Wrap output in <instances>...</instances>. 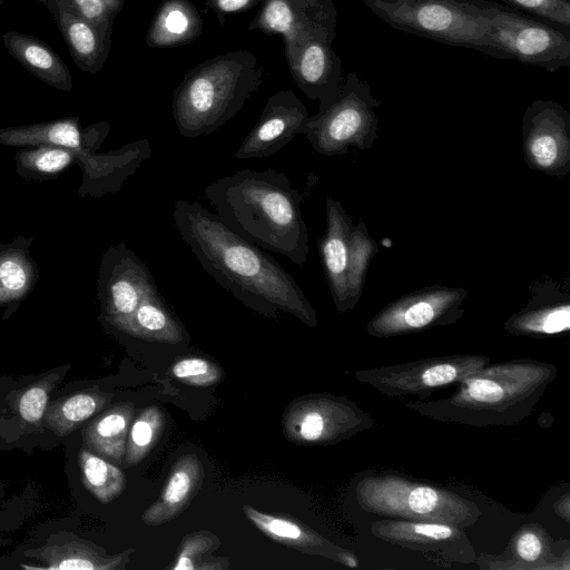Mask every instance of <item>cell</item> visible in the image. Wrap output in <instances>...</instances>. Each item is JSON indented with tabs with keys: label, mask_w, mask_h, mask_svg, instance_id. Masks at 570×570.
Segmentation results:
<instances>
[{
	"label": "cell",
	"mask_w": 570,
	"mask_h": 570,
	"mask_svg": "<svg viewBox=\"0 0 570 570\" xmlns=\"http://www.w3.org/2000/svg\"><path fill=\"white\" fill-rule=\"evenodd\" d=\"M173 218L205 272L236 299L259 314L285 312L316 326V313L289 273L216 213L197 202L179 199L174 204Z\"/></svg>",
	"instance_id": "cell-1"
},
{
	"label": "cell",
	"mask_w": 570,
	"mask_h": 570,
	"mask_svg": "<svg viewBox=\"0 0 570 570\" xmlns=\"http://www.w3.org/2000/svg\"><path fill=\"white\" fill-rule=\"evenodd\" d=\"M216 214L254 245L281 254L297 266L308 257V229L302 194L275 169H242L204 188Z\"/></svg>",
	"instance_id": "cell-2"
},
{
	"label": "cell",
	"mask_w": 570,
	"mask_h": 570,
	"mask_svg": "<svg viewBox=\"0 0 570 570\" xmlns=\"http://www.w3.org/2000/svg\"><path fill=\"white\" fill-rule=\"evenodd\" d=\"M557 367L535 360L489 363L442 400L407 402L422 416L475 428L511 426L532 414Z\"/></svg>",
	"instance_id": "cell-3"
},
{
	"label": "cell",
	"mask_w": 570,
	"mask_h": 570,
	"mask_svg": "<svg viewBox=\"0 0 570 570\" xmlns=\"http://www.w3.org/2000/svg\"><path fill=\"white\" fill-rule=\"evenodd\" d=\"M263 78L257 57L246 50L217 55L191 68L173 95L179 134L196 138L214 132L245 106Z\"/></svg>",
	"instance_id": "cell-4"
},
{
	"label": "cell",
	"mask_w": 570,
	"mask_h": 570,
	"mask_svg": "<svg viewBox=\"0 0 570 570\" xmlns=\"http://www.w3.org/2000/svg\"><path fill=\"white\" fill-rule=\"evenodd\" d=\"M110 126L106 121L82 128L78 117L0 129V145L31 147L55 145L73 153L82 169L81 196L101 197L120 190L141 164L150 158L151 146L147 138L129 142L116 150L97 154Z\"/></svg>",
	"instance_id": "cell-5"
},
{
	"label": "cell",
	"mask_w": 570,
	"mask_h": 570,
	"mask_svg": "<svg viewBox=\"0 0 570 570\" xmlns=\"http://www.w3.org/2000/svg\"><path fill=\"white\" fill-rule=\"evenodd\" d=\"M394 29L498 58L487 0H363Z\"/></svg>",
	"instance_id": "cell-6"
},
{
	"label": "cell",
	"mask_w": 570,
	"mask_h": 570,
	"mask_svg": "<svg viewBox=\"0 0 570 570\" xmlns=\"http://www.w3.org/2000/svg\"><path fill=\"white\" fill-rule=\"evenodd\" d=\"M355 499L362 510L384 519L440 522L463 529L481 517L474 502L396 473L376 472L361 478Z\"/></svg>",
	"instance_id": "cell-7"
},
{
	"label": "cell",
	"mask_w": 570,
	"mask_h": 570,
	"mask_svg": "<svg viewBox=\"0 0 570 570\" xmlns=\"http://www.w3.org/2000/svg\"><path fill=\"white\" fill-rule=\"evenodd\" d=\"M326 228L317 248L337 312L353 309L363 293L371 261L379 253L366 224L354 225L341 202L327 196L325 200Z\"/></svg>",
	"instance_id": "cell-8"
},
{
	"label": "cell",
	"mask_w": 570,
	"mask_h": 570,
	"mask_svg": "<svg viewBox=\"0 0 570 570\" xmlns=\"http://www.w3.org/2000/svg\"><path fill=\"white\" fill-rule=\"evenodd\" d=\"M380 101L368 82L351 71L337 100L326 110L309 116L303 135L324 156H344L351 147L366 150L377 138Z\"/></svg>",
	"instance_id": "cell-9"
},
{
	"label": "cell",
	"mask_w": 570,
	"mask_h": 570,
	"mask_svg": "<svg viewBox=\"0 0 570 570\" xmlns=\"http://www.w3.org/2000/svg\"><path fill=\"white\" fill-rule=\"evenodd\" d=\"M490 37L499 59H514L549 72L570 66V31L488 1Z\"/></svg>",
	"instance_id": "cell-10"
},
{
	"label": "cell",
	"mask_w": 570,
	"mask_h": 570,
	"mask_svg": "<svg viewBox=\"0 0 570 570\" xmlns=\"http://www.w3.org/2000/svg\"><path fill=\"white\" fill-rule=\"evenodd\" d=\"M489 363L491 360L485 355H442L360 370L355 379L387 396L416 395L423 401L436 389L459 383Z\"/></svg>",
	"instance_id": "cell-11"
},
{
	"label": "cell",
	"mask_w": 570,
	"mask_h": 570,
	"mask_svg": "<svg viewBox=\"0 0 570 570\" xmlns=\"http://www.w3.org/2000/svg\"><path fill=\"white\" fill-rule=\"evenodd\" d=\"M468 289L432 285L404 294L385 305L367 323L371 336L385 338L450 325L464 315Z\"/></svg>",
	"instance_id": "cell-12"
},
{
	"label": "cell",
	"mask_w": 570,
	"mask_h": 570,
	"mask_svg": "<svg viewBox=\"0 0 570 570\" xmlns=\"http://www.w3.org/2000/svg\"><path fill=\"white\" fill-rule=\"evenodd\" d=\"M373 425L374 420L356 403L332 395L297 400L283 416L284 434L299 444H334Z\"/></svg>",
	"instance_id": "cell-13"
},
{
	"label": "cell",
	"mask_w": 570,
	"mask_h": 570,
	"mask_svg": "<svg viewBox=\"0 0 570 570\" xmlns=\"http://www.w3.org/2000/svg\"><path fill=\"white\" fill-rule=\"evenodd\" d=\"M522 151L527 166L550 176L570 171V112L553 100L537 99L522 116Z\"/></svg>",
	"instance_id": "cell-14"
},
{
	"label": "cell",
	"mask_w": 570,
	"mask_h": 570,
	"mask_svg": "<svg viewBox=\"0 0 570 570\" xmlns=\"http://www.w3.org/2000/svg\"><path fill=\"white\" fill-rule=\"evenodd\" d=\"M97 285L101 317L110 327L128 318L157 287L148 266L124 243L105 252Z\"/></svg>",
	"instance_id": "cell-15"
},
{
	"label": "cell",
	"mask_w": 570,
	"mask_h": 570,
	"mask_svg": "<svg viewBox=\"0 0 570 570\" xmlns=\"http://www.w3.org/2000/svg\"><path fill=\"white\" fill-rule=\"evenodd\" d=\"M336 24L333 0H265L248 29L281 35L287 55L312 39L332 43Z\"/></svg>",
	"instance_id": "cell-16"
},
{
	"label": "cell",
	"mask_w": 570,
	"mask_h": 570,
	"mask_svg": "<svg viewBox=\"0 0 570 570\" xmlns=\"http://www.w3.org/2000/svg\"><path fill=\"white\" fill-rule=\"evenodd\" d=\"M308 110L292 89L271 96L262 115L237 149L236 159L266 158L303 134Z\"/></svg>",
	"instance_id": "cell-17"
},
{
	"label": "cell",
	"mask_w": 570,
	"mask_h": 570,
	"mask_svg": "<svg viewBox=\"0 0 570 570\" xmlns=\"http://www.w3.org/2000/svg\"><path fill=\"white\" fill-rule=\"evenodd\" d=\"M372 534L387 543L434 553L449 561L475 562L476 554L462 528L425 521L382 519L372 523Z\"/></svg>",
	"instance_id": "cell-18"
},
{
	"label": "cell",
	"mask_w": 570,
	"mask_h": 570,
	"mask_svg": "<svg viewBox=\"0 0 570 570\" xmlns=\"http://www.w3.org/2000/svg\"><path fill=\"white\" fill-rule=\"evenodd\" d=\"M331 42L312 39L285 55L289 72L298 88L326 110L341 95L344 82L342 60Z\"/></svg>",
	"instance_id": "cell-19"
},
{
	"label": "cell",
	"mask_w": 570,
	"mask_h": 570,
	"mask_svg": "<svg viewBox=\"0 0 570 570\" xmlns=\"http://www.w3.org/2000/svg\"><path fill=\"white\" fill-rule=\"evenodd\" d=\"M527 305L512 314L504 328L512 335L547 338L570 330V296L558 281L544 276L530 286Z\"/></svg>",
	"instance_id": "cell-20"
},
{
	"label": "cell",
	"mask_w": 570,
	"mask_h": 570,
	"mask_svg": "<svg viewBox=\"0 0 570 570\" xmlns=\"http://www.w3.org/2000/svg\"><path fill=\"white\" fill-rule=\"evenodd\" d=\"M37 1L51 13L78 68L92 75L99 72L110 52L112 30L81 17L69 0Z\"/></svg>",
	"instance_id": "cell-21"
},
{
	"label": "cell",
	"mask_w": 570,
	"mask_h": 570,
	"mask_svg": "<svg viewBox=\"0 0 570 570\" xmlns=\"http://www.w3.org/2000/svg\"><path fill=\"white\" fill-rule=\"evenodd\" d=\"M243 511L258 530L282 544L306 553L321 554L352 569L358 567V560L352 551L327 541L306 525L289 518L262 512L247 504L243 507Z\"/></svg>",
	"instance_id": "cell-22"
},
{
	"label": "cell",
	"mask_w": 570,
	"mask_h": 570,
	"mask_svg": "<svg viewBox=\"0 0 570 570\" xmlns=\"http://www.w3.org/2000/svg\"><path fill=\"white\" fill-rule=\"evenodd\" d=\"M204 475V466L195 454L180 456L171 466L158 499L144 511V523L157 527L178 517L200 490Z\"/></svg>",
	"instance_id": "cell-23"
},
{
	"label": "cell",
	"mask_w": 570,
	"mask_h": 570,
	"mask_svg": "<svg viewBox=\"0 0 570 570\" xmlns=\"http://www.w3.org/2000/svg\"><path fill=\"white\" fill-rule=\"evenodd\" d=\"M111 327L130 338L148 343L178 345L187 336L157 287L145 296L128 318Z\"/></svg>",
	"instance_id": "cell-24"
},
{
	"label": "cell",
	"mask_w": 570,
	"mask_h": 570,
	"mask_svg": "<svg viewBox=\"0 0 570 570\" xmlns=\"http://www.w3.org/2000/svg\"><path fill=\"white\" fill-rule=\"evenodd\" d=\"M134 550L109 556L101 548L81 539H70L47 544L24 552L43 564L38 567L51 570H118L124 569Z\"/></svg>",
	"instance_id": "cell-25"
},
{
	"label": "cell",
	"mask_w": 570,
	"mask_h": 570,
	"mask_svg": "<svg viewBox=\"0 0 570 570\" xmlns=\"http://www.w3.org/2000/svg\"><path fill=\"white\" fill-rule=\"evenodd\" d=\"M2 41L8 52L42 82L62 91L72 90L69 68L46 42L17 31L6 32Z\"/></svg>",
	"instance_id": "cell-26"
},
{
	"label": "cell",
	"mask_w": 570,
	"mask_h": 570,
	"mask_svg": "<svg viewBox=\"0 0 570 570\" xmlns=\"http://www.w3.org/2000/svg\"><path fill=\"white\" fill-rule=\"evenodd\" d=\"M203 19L188 0H164L146 35L153 48H170L187 45L199 37Z\"/></svg>",
	"instance_id": "cell-27"
},
{
	"label": "cell",
	"mask_w": 570,
	"mask_h": 570,
	"mask_svg": "<svg viewBox=\"0 0 570 570\" xmlns=\"http://www.w3.org/2000/svg\"><path fill=\"white\" fill-rule=\"evenodd\" d=\"M134 412V404L128 402L109 407L82 430L85 445L107 461L120 464L125 459Z\"/></svg>",
	"instance_id": "cell-28"
},
{
	"label": "cell",
	"mask_w": 570,
	"mask_h": 570,
	"mask_svg": "<svg viewBox=\"0 0 570 570\" xmlns=\"http://www.w3.org/2000/svg\"><path fill=\"white\" fill-rule=\"evenodd\" d=\"M31 239L19 237L0 245V306L24 298L38 278V267L29 255Z\"/></svg>",
	"instance_id": "cell-29"
},
{
	"label": "cell",
	"mask_w": 570,
	"mask_h": 570,
	"mask_svg": "<svg viewBox=\"0 0 570 570\" xmlns=\"http://www.w3.org/2000/svg\"><path fill=\"white\" fill-rule=\"evenodd\" d=\"M110 395L98 390L79 391L56 400L47 406L45 423L58 436L78 430L95 413L104 409Z\"/></svg>",
	"instance_id": "cell-30"
},
{
	"label": "cell",
	"mask_w": 570,
	"mask_h": 570,
	"mask_svg": "<svg viewBox=\"0 0 570 570\" xmlns=\"http://www.w3.org/2000/svg\"><path fill=\"white\" fill-rule=\"evenodd\" d=\"M78 464L85 488L101 503L117 499L126 488V478L120 469L94 452L81 449Z\"/></svg>",
	"instance_id": "cell-31"
},
{
	"label": "cell",
	"mask_w": 570,
	"mask_h": 570,
	"mask_svg": "<svg viewBox=\"0 0 570 570\" xmlns=\"http://www.w3.org/2000/svg\"><path fill=\"white\" fill-rule=\"evenodd\" d=\"M14 158L20 176L38 180L53 178L77 161L71 150L55 145L22 148Z\"/></svg>",
	"instance_id": "cell-32"
},
{
	"label": "cell",
	"mask_w": 570,
	"mask_h": 570,
	"mask_svg": "<svg viewBox=\"0 0 570 570\" xmlns=\"http://www.w3.org/2000/svg\"><path fill=\"white\" fill-rule=\"evenodd\" d=\"M550 548L546 531L537 524H528L515 533L511 543L513 556L508 561H483L487 566L482 568L502 569L508 562L518 559L521 562L518 569H538L535 563H540L541 569H548L544 562H549Z\"/></svg>",
	"instance_id": "cell-33"
},
{
	"label": "cell",
	"mask_w": 570,
	"mask_h": 570,
	"mask_svg": "<svg viewBox=\"0 0 570 570\" xmlns=\"http://www.w3.org/2000/svg\"><path fill=\"white\" fill-rule=\"evenodd\" d=\"M165 416L158 406L145 409L131 422L125 453V465L138 464L158 442L164 430Z\"/></svg>",
	"instance_id": "cell-34"
},
{
	"label": "cell",
	"mask_w": 570,
	"mask_h": 570,
	"mask_svg": "<svg viewBox=\"0 0 570 570\" xmlns=\"http://www.w3.org/2000/svg\"><path fill=\"white\" fill-rule=\"evenodd\" d=\"M170 374L185 384L194 386L214 385L224 376L217 364L198 356L178 360L171 365Z\"/></svg>",
	"instance_id": "cell-35"
},
{
	"label": "cell",
	"mask_w": 570,
	"mask_h": 570,
	"mask_svg": "<svg viewBox=\"0 0 570 570\" xmlns=\"http://www.w3.org/2000/svg\"><path fill=\"white\" fill-rule=\"evenodd\" d=\"M508 7L517 9L537 19L570 31L569 0H501Z\"/></svg>",
	"instance_id": "cell-36"
},
{
	"label": "cell",
	"mask_w": 570,
	"mask_h": 570,
	"mask_svg": "<svg viewBox=\"0 0 570 570\" xmlns=\"http://www.w3.org/2000/svg\"><path fill=\"white\" fill-rule=\"evenodd\" d=\"M59 375H49L29 386L19 397L18 412L29 424H39L46 413L49 395Z\"/></svg>",
	"instance_id": "cell-37"
},
{
	"label": "cell",
	"mask_w": 570,
	"mask_h": 570,
	"mask_svg": "<svg viewBox=\"0 0 570 570\" xmlns=\"http://www.w3.org/2000/svg\"><path fill=\"white\" fill-rule=\"evenodd\" d=\"M220 541L217 535L209 531H197L187 535L178 550L173 570H196L200 567L202 558L214 551Z\"/></svg>",
	"instance_id": "cell-38"
},
{
	"label": "cell",
	"mask_w": 570,
	"mask_h": 570,
	"mask_svg": "<svg viewBox=\"0 0 570 570\" xmlns=\"http://www.w3.org/2000/svg\"><path fill=\"white\" fill-rule=\"evenodd\" d=\"M73 9L94 24L111 29L124 0H69Z\"/></svg>",
	"instance_id": "cell-39"
},
{
	"label": "cell",
	"mask_w": 570,
	"mask_h": 570,
	"mask_svg": "<svg viewBox=\"0 0 570 570\" xmlns=\"http://www.w3.org/2000/svg\"><path fill=\"white\" fill-rule=\"evenodd\" d=\"M264 1L265 0H206V8L216 13L220 24H223L226 14L249 11Z\"/></svg>",
	"instance_id": "cell-40"
},
{
	"label": "cell",
	"mask_w": 570,
	"mask_h": 570,
	"mask_svg": "<svg viewBox=\"0 0 570 570\" xmlns=\"http://www.w3.org/2000/svg\"><path fill=\"white\" fill-rule=\"evenodd\" d=\"M3 0H0V6L2 4Z\"/></svg>",
	"instance_id": "cell-41"
}]
</instances>
